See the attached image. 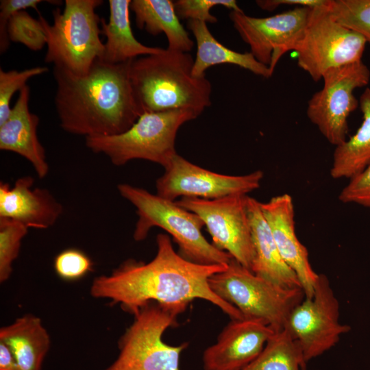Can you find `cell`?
Masks as SVG:
<instances>
[{
  "label": "cell",
  "instance_id": "1",
  "mask_svg": "<svg viewBox=\"0 0 370 370\" xmlns=\"http://www.w3.org/2000/svg\"><path fill=\"white\" fill-rule=\"evenodd\" d=\"M156 245V254L149 262L128 259L110 274L95 278L91 296L119 304L133 314L151 302L187 307L190 301L201 299L219 307L231 319H244L209 285V278L227 265L201 264L186 259L175 251L165 234L157 235Z\"/></svg>",
  "mask_w": 370,
  "mask_h": 370
},
{
  "label": "cell",
  "instance_id": "2",
  "mask_svg": "<svg viewBox=\"0 0 370 370\" xmlns=\"http://www.w3.org/2000/svg\"><path fill=\"white\" fill-rule=\"evenodd\" d=\"M132 60L111 64L97 60L82 76L53 66L55 106L63 130L88 136H113L140 116L130 79Z\"/></svg>",
  "mask_w": 370,
  "mask_h": 370
},
{
  "label": "cell",
  "instance_id": "3",
  "mask_svg": "<svg viewBox=\"0 0 370 370\" xmlns=\"http://www.w3.org/2000/svg\"><path fill=\"white\" fill-rule=\"evenodd\" d=\"M190 53L163 49L131 61L130 79L136 100L145 112L186 109L199 116L211 105L212 84L193 75Z\"/></svg>",
  "mask_w": 370,
  "mask_h": 370
},
{
  "label": "cell",
  "instance_id": "4",
  "mask_svg": "<svg viewBox=\"0 0 370 370\" xmlns=\"http://www.w3.org/2000/svg\"><path fill=\"white\" fill-rule=\"evenodd\" d=\"M117 190L136 208L138 218L133 234L136 241H143L152 227H159L172 236L179 254L191 262L227 265L233 258L206 239L201 232L204 223L196 214L175 201L128 184H118Z\"/></svg>",
  "mask_w": 370,
  "mask_h": 370
},
{
  "label": "cell",
  "instance_id": "5",
  "mask_svg": "<svg viewBox=\"0 0 370 370\" xmlns=\"http://www.w3.org/2000/svg\"><path fill=\"white\" fill-rule=\"evenodd\" d=\"M102 3L101 0H66L62 11H53L52 25L39 15L47 36L46 62L79 76L88 73L104 51L99 36L101 18L95 12Z\"/></svg>",
  "mask_w": 370,
  "mask_h": 370
},
{
  "label": "cell",
  "instance_id": "6",
  "mask_svg": "<svg viewBox=\"0 0 370 370\" xmlns=\"http://www.w3.org/2000/svg\"><path fill=\"white\" fill-rule=\"evenodd\" d=\"M197 116L186 109L145 112L121 134L86 137V146L93 153L106 156L115 166L141 159L165 169L177 154L175 143L180 127Z\"/></svg>",
  "mask_w": 370,
  "mask_h": 370
},
{
  "label": "cell",
  "instance_id": "7",
  "mask_svg": "<svg viewBox=\"0 0 370 370\" xmlns=\"http://www.w3.org/2000/svg\"><path fill=\"white\" fill-rule=\"evenodd\" d=\"M212 291L236 307L243 318L263 321L275 332L282 330L293 310L305 298L303 289L286 288L253 273L234 258L209 278Z\"/></svg>",
  "mask_w": 370,
  "mask_h": 370
},
{
  "label": "cell",
  "instance_id": "8",
  "mask_svg": "<svg viewBox=\"0 0 370 370\" xmlns=\"http://www.w3.org/2000/svg\"><path fill=\"white\" fill-rule=\"evenodd\" d=\"M186 308L156 302L141 308L119 340L117 358L105 370H180V356L188 344L171 345L162 336Z\"/></svg>",
  "mask_w": 370,
  "mask_h": 370
},
{
  "label": "cell",
  "instance_id": "9",
  "mask_svg": "<svg viewBox=\"0 0 370 370\" xmlns=\"http://www.w3.org/2000/svg\"><path fill=\"white\" fill-rule=\"evenodd\" d=\"M327 5L312 8L294 49L298 66L315 82L330 69L361 61L367 43L362 36L336 21Z\"/></svg>",
  "mask_w": 370,
  "mask_h": 370
},
{
  "label": "cell",
  "instance_id": "10",
  "mask_svg": "<svg viewBox=\"0 0 370 370\" xmlns=\"http://www.w3.org/2000/svg\"><path fill=\"white\" fill-rule=\"evenodd\" d=\"M323 88L309 99L306 114L326 140L335 147L347 140V119L358 106L356 88L367 86L370 70L361 60L328 71Z\"/></svg>",
  "mask_w": 370,
  "mask_h": 370
},
{
  "label": "cell",
  "instance_id": "11",
  "mask_svg": "<svg viewBox=\"0 0 370 370\" xmlns=\"http://www.w3.org/2000/svg\"><path fill=\"white\" fill-rule=\"evenodd\" d=\"M339 317V301L330 280L319 274L312 297H305L293 310L285 326L297 341L306 363L330 350L351 330Z\"/></svg>",
  "mask_w": 370,
  "mask_h": 370
},
{
  "label": "cell",
  "instance_id": "12",
  "mask_svg": "<svg viewBox=\"0 0 370 370\" xmlns=\"http://www.w3.org/2000/svg\"><path fill=\"white\" fill-rule=\"evenodd\" d=\"M247 196L232 195L214 199L185 197L175 202L201 219L217 248L251 270L254 251Z\"/></svg>",
  "mask_w": 370,
  "mask_h": 370
},
{
  "label": "cell",
  "instance_id": "13",
  "mask_svg": "<svg viewBox=\"0 0 370 370\" xmlns=\"http://www.w3.org/2000/svg\"><path fill=\"white\" fill-rule=\"evenodd\" d=\"M312 8L295 7L267 17H254L243 12L231 11L229 17L250 52L273 73L281 57L294 51L302 38Z\"/></svg>",
  "mask_w": 370,
  "mask_h": 370
},
{
  "label": "cell",
  "instance_id": "14",
  "mask_svg": "<svg viewBox=\"0 0 370 370\" xmlns=\"http://www.w3.org/2000/svg\"><path fill=\"white\" fill-rule=\"evenodd\" d=\"M157 179V195L171 201L179 197L214 199L232 195H247L258 188L260 170L243 175L217 173L188 161L177 153Z\"/></svg>",
  "mask_w": 370,
  "mask_h": 370
},
{
  "label": "cell",
  "instance_id": "15",
  "mask_svg": "<svg viewBox=\"0 0 370 370\" xmlns=\"http://www.w3.org/2000/svg\"><path fill=\"white\" fill-rule=\"evenodd\" d=\"M275 332L262 321L231 319L203 354L204 370H243L262 352Z\"/></svg>",
  "mask_w": 370,
  "mask_h": 370
},
{
  "label": "cell",
  "instance_id": "16",
  "mask_svg": "<svg viewBox=\"0 0 370 370\" xmlns=\"http://www.w3.org/2000/svg\"><path fill=\"white\" fill-rule=\"evenodd\" d=\"M260 206L282 258L297 275L305 297H312L319 274L312 269L308 250L297 236L292 197L286 193L277 195Z\"/></svg>",
  "mask_w": 370,
  "mask_h": 370
},
{
  "label": "cell",
  "instance_id": "17",
  "mask_svg": "<svg viewBox=\"0 0 370 370\" xmlns=\"http://www.w3.org/2000/svg\"><path fill=\"white\" fill-rule=\"evenodd\" d=\"M34 182L27 175L18 178L13 187L0 183V218L35 229H47L56 223L62 205L47 188H33Z\"/></svg>",
  "mask_w": 370,
  "mask_h": 370
},
{
  "label": "cell",
  "instance_id": "18",
  "mask_svg": "<svg viewBox=\"0 0 370 370\" xmlns=\"http://www.w3.org/2000/svg\"><path fill=\"white\" fill-rule=\"evenodd\" d=\"M29 87L25 86L19 92L8 119L0 125V149L25 158L42 179L49 173V166L37 134L39 118L29 110Z\"/></svg>",
  "mask_w": 370,
  "mask_h": 370
},
{
  "label": "cell",
  "instance_id": "19",
  "mask_svg": "<svg viewBox=\"0 0 370 370\" xmlns=\"http://www.w3.org/2000/svg\"><path fill=\"white\" fill-rule=\"evenodd\" d=\"M260 204L256 199L247 196V211L254 251L251 271L278 286L301 288L297 275L284 262L279 253Z\"/></svg>",
  "mask_w": 370,
  "mask_h": 370
},
{
  "label": "cell",
  "instance_id": "20",
  "mask_svg": "<svg viewBox=\"0 0 370 370\" xmlns=\"http://www.w3.org/2000/svg\"><path fill=\"white\" fill-rule=\"evenodd\" d=\"M131 0H109L108 22L101 18V34L106 38L101 60L120 64L140 56L160 53L164 49L146 46L134 36L130 18Z\"/></svg>",
  "mask_w": 370,
  "mask_h": 370
},
{
  "label": "cell",
  "instance_id": "21",
  "mask_svg": "<svg viewBox=\"0 0 370 370\" xmlns=\"http://www.w3.org/2000/svg\"><path fill=\"white\" fill-rule=\"evenodd\" d=\"M0 341L11 349L18 370H41L51 341L41 319L25 314L1 328Z\"/></svg>",
  "mask_w": 370,
  "mask_h": 370
},
{
  "label": "cell",
  "instance_id": "22",
  "mask_svg": "<svg viewBox=\"0 0 370 370\" xmlns=\"http://www.w3.org/2000/svg\"><path fill=\"white\" fill-rule=\"evenodd\" d=\"M187 27L197 43L193 75L204 76L206 71L210 66L222 64L236 65L264 78L273 75L269 67L258 62L250 51H235L220 43L211 34L206 23L189 20Z\"/></svg>",
  "mask_w": 370,
  "mask_h": 370
},
{
  "label": "cell",
  "instance_id": "23",
  "mask_svg": "<svg viewBox=\"0 0 370 370\" xmlns=\"http://www.w3.org/2000/svg\"><path fill=\"white\" fill-rule=\"evenodd\" d=\"M130 10L135 14L136 26L152 36L164 33L167 49L189 53L194 42L180 21L171 0H132Z\"/></svg>",
  "mask_w": 370,
  "mask_h": 370
},
{
  "label": "cell",
  "instance_id": "24",
  "mask_svg": "<svg viewBox=\"0 0 370 370\" xmlns=\"http://www.w3.org/2000/svg\"><path fill=\"white\" fill-rule=\"evenodd\" d=\"M359 105L362 122L354 135L335 147L330 169L333 179H350L370 162V88L361 94Z\"/></svg>",
  "mask_w": 370,
  "mask_h": 370
},
{
  "label": "cell",
  "instance_id": "25",
  "mask_svg": "<svg viewBox=\"0 0 370 370\" xmlns=\"http://www.w3.org/2000/svg\"><path fill=\"white\" fill-rule=\"evenodd\" d=\"M301 348L284 328L275 332L260 355L243 370H306Z\"/></svg>",
  "mask_w": 370,
  "mask_h": 370
},
{
  "label": "cell",
  "instance_id": "26",
  "mask_svg": "<svg viewBox=\"0 0 370 370\" xmlns=\"http://www.w3.org/2000/svg\"><path fill=\"white\" fill-rule=\"evenodd\" d=\"M327 8L336 21L370 43V0H329Z\"/></svg>",
  "mask_w": 370,
  "mask_h": 370
},
{
  "label": "cell",
  "instance_id": "27",
  "mask_svg": "<svg viewBox=\"0 0 370 370\" xmlns=\"http://www.w3.org/2000/svg\"><path fill=\"white\" fill-rule=\"evenodd\" d=\"M25 225L0 218V282L7 281L12 273V264L18 256L21 241L28 232Z\"/></svg>",
  "mask_w": 370,
  "mask_h": 370
},
{
  "label": "cell",
  "instance_id": "28",
  "mask_svg": "<svg viewBox=\"0 0 370 370\" xmlns=\"http://www.w3.org/2000/svg\"><path fill=\"white\" fill-rule=\"evenodd\" d=\"M10 41L19 42L32 51H39L47 44V36L40 20L25 10L14 13L8 25Z\"/></svg>",
  "mask_w": 370,
  "mask_h": 370
},
{
  "label": "cell",
  "instance_id": "29",
  "mask_svg": "<svg viewBox=\"0 0 370 370\" xmlns=\"http://www.w3.org/2000/svg\"><path fill=\"white\" fill-rule=\"evenodd\" d=\"M47 72L48 68L46 66H36L20 71H5L0 69V125L10 114L12 108L10 103L14 94L27 86L26 83L30 78Z\"/></svg>",
  "mask_w": 370,
  "mask_h": 370
},
{
  "label": "cell",
  "instance_id": "30",
  "mask_svg": "<svg viewBox=\"0 0 370 370\" xmlns=\"http://www.w3.org/2000/svg\"><path fill=\"white\" fill-rule=\"evenodd\" d=\"M180 19L196 20L206 23H216L217 18L210 10L214 6L222 5L232 11L243 12L235 0H177L173 1Z\"/></svg>",
  "mask_w": 370,
  "mask_h": 370
},
{
  "label": "cell",
  "instance_id": "31",
  "mask_svg": "<svg viewBox=\"0 0 370 370\" xmlns=\"http://www.w3.org/2000/svg\"><path fill=\"white\" fill-rule=\"evenodd\" d=\"M53 267L62 280L75 281L90 272L93 263L84 252L72 248L63 250L56 256Z\"/></svg>",
  "mask_w": 370,
  "mask_h": 370
},
{
  "label": "cell",
  "instance_id": "32",
  "mask_svg": "<svg viewBox=\"0 0 370 370\" xmlns=\"http://www.w3.org/2000/svg\"><path fill=\"white\" fill-rule=\"evenodd\" d=\"M340 201L370 208V162L360 173L349 179L338 195Z\"/></svg>",
  "mask_w": 370,
  "mask_h": 370
},
{
  "label": "cell",
  "instance_id": "33",
  "mask_svg": "<svg viewBox=\"0 0 370 370\" xmlns=\"http://www.w3.org/2000/svg\"><path fill=\"white\" fill-rule=\"evenodd\" d=\"M40 0H1L0 1V53H5L9 46L8 25L12 16L21 10L32 8L38 10Z\"/></svg>",
  "mask_w": 370,
  "mask_h": 370
},
{
  "label": "cell",
  "instance_id": "34",
  "mask_svg": "<svg viewBox=\"0 0 370 370\" xmlns=\"http://www.w3.org/2000/svg\"><path fill=\"white\" fill-rule=\"evenodd\" d=\"M328 0H257L256 3L263 10L273 11L281 5L308 7L311 8L323 7Z\"/></svg>",
  "mask_w": 370,
  "mask_h": 370
},
{
  "label": "cell",
  "instance_id": "35",
  "mask_svg": "<svg viewBox=\"0 0 370 370\" xmlns=\"http://www.w3.org/2000/svg\"><path fill=\"white\" fill-rule=\"evenodd\" d=\"M0 370H18L16 360L10 347L0 341Z\"/></svg>",
  "mask_w": 370,
  "mask_h": 370
}]
</instances>
